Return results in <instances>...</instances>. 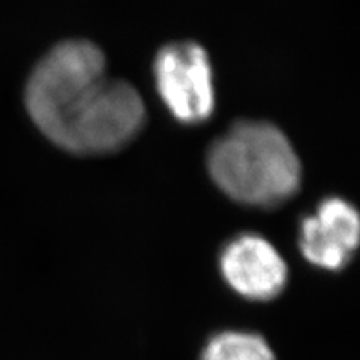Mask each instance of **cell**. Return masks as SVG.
Segmentation results:
<instances>
[{"instance_id":"obj_6","label":"cell","mask_w":360,"mask_h":360,"mask_svg":"<svg viewBox=\"0 0 360 360\" xmlns=\"http://www.w3.org/2000/svg\"><path fill=\"white\" fill-rule=\"evenodd\" d=\"M201 360H275V356L262 336L225 332L212 338Z\"/></svg>"},{"instance_id":"obj_4","label":"cell","mask_w":360,"mask_h":360,"mask_svg":"<svg viewBox=\"0 0 360 360\" xmlns=\"http://www.w3.org/2000/svg\"><path fill=\"white\" fill-rule=\"evenodd\" d=\"M221 272L238 295L270 300L285 288L288 269L276 248L257 234L231 240L221 254Z\"/></svg>"},{"instance_id":"obj_1","label":"cell","mask_w":360,"mask_h":360,"mask_svg":"<svg viewBox=\"0 0 360 360\" xmlns=\"http://www.w3.org/2000/svg\"><path fill=\"white\" fill-rule=\"evenodd\" d=\"M26 105L44 135L82 155L119 150L146 119L137 90L108 78L103 51L87 41H66L45 56L27 83Z\"/></svg>"},{"instance_id":"obj_3","label":"cell","mask_w":360,"mask_h":360,"mask_svg":"<svg viewBox=\"0 0 360 360\" xmlns=\"http://www.w3.org/2000/svg\"><path fill=\"white\" fill-rule=\"evenodd\" d=\"M158 94L182 123L206 122L215 110V87L209 56L195 42H173L155 59Z\"/></svg>"},{"instance_id":"obj_2","label":"cell","mask_w":360,"mask_h":360,"mask_svg":"<svg viewBox=\"0 0 360 360\" xmlns=\"http://www.w3.org/2000/svg\"><path fill=\"white\" fill-rule=\"evenodd\" d=\"M213 182L233 200L250 206H278L297 193L299 156L272 123L238 122L209 150Z\"/></svg>"},{"instance_id":"obj_5","label":"cell","mask_w":360,"mask_h":360,"mask_svg":"<svg viewBox=\"0 0 360 360\" xmlns=\"http://www.w3.org/2000/svg\"><path fill=\"white\" fill-rule=\"evenodd\" d=\"M359 239L357 210L342 198H326L302 221L300 250L311 264L326 270H340L350 262Z\"/></svg>"}]
</instances>
